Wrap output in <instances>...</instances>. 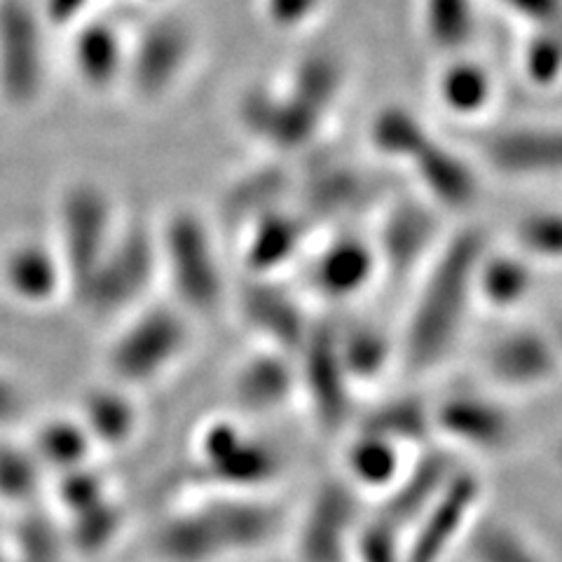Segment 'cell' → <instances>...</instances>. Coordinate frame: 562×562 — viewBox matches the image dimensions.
<instances>
[{
	"label": "cell",
	"instance_id": "6da1fadb",
	"mask_svg": "<svg viewBox=\"0 0 562 562\" xmlns=\"http://www.w3.org/2000/svg\"><path fill=\"white\" fill-rule=\"evenodd\" d=\"M485 249L481 231H462L431 256L403 340V359L413 371L434 368L452 349L469 305L476 301L473 279Z\"/></svg>",
	"mask_w": 562,
	"mask_h": 562
},
{
	"label": "cell",
	"instance_id": "7a4b0ae2",
	"mask_svg": "<svg viewBox=\"0 0 562 562\" xmlns=\"http://www.w3.org/2000/svg\"><path fill=\"white\" fill-rule=\"evenodd\" d=\"M281 527V512L256 495L221 492L169 516L155 535L167 562H216L262 549Z\"/></svg>",
	"mask_w": 562,
	"mask_h": 562
},
{
	"label": "cell",
	"instance_id": "3957f363",
	"mask_svg": "<svg viewBox=\"0 0 562 562\" xmlns=\"http://www.w3.org/2000/svg\"><path fill=\"white\" fill-rule=\"evenodd\" d=\"M157 233L160 272L186 314L216 312L225 297V272L214 233L192 209H176Z\"/></svg>",
	"mask_w": 562,
	"mask_h": 562
},
{
	"label": "cell",
	"instance_id": "277c9868",
	"mask_svg": "<svg viewBox=\"0 0 562 562\" xmlns=\"http://www.w3.org/2000/svg\"><path fill=\"white\" fill-rule=\"evenodd\" d=\"M188 319L179 305L136 307L105 355L113 382L138 390L167 378L190 347Z\"/></svg>",
	"mask_w": 562,
	"mask_h": 562
},
{
	"label": "cell",
	"instance_id": "5b68a950",
	"mask_svg": "<svg viewBox=\"0 0 562 562\" xmlns=\"http://www.w3.org/2000/svg\"><path fill=\"white\" fill-rule=\"evenodd\" d=\"M157 274V233L140 221L120 223L111 246L74 293L97 316L125 314L144 301Z\"/></svg>",
	"mask_w": 562,
	"mask_h": 562
},
{
	"label": "cell",
	"instance_id": "8992f818",
	"mask_svg": "<svg viewBox=\"0 0 562 562\" xmlns=\"http://www.w3.org/2000/svg\"><path fill=\"white\" fill-rule=\"evenodd\" d=\"M120 218L109 192L92 181L70 183L59 198L55 246L64 260L70 291L92 272L109 249Z\"/></svg>",
	"mask_w": 562,
	"mask_h": 562
},
{
	"label": "cell",
	"instance_id": "52a82bcc",
	"mask_svg": "<svg viewBox=\"0 0 562 562\" xmlns=\"http://www.w3.org/2000/svg\"><path fill=\"white\" fill-rule=\"evenodd\" d=\"M202 476L225 492L254 495L281 476V457L274 448L241 431L233 422H214L198 441Z\"/></svg>",
	"mask_w": 562,
	"mask_h": 562
},
{
	"label": "cell",
	"instance_id": "ba28073f",
	"mask_svg": "<svg viewBox=\"0 0 562 562\" xmlns=\"http://www.w3.org/2000/svg\"><path fill=\"white\" fill-rule=\"evenodd\" d=\"M483 483L460 467L441 495L422 514L403 539V562H446L457 543H464L471 522L479 518Z\"/></svg>",
	"mask_w": 562,
	"mask_h": 562
},
{
	"label": "cell",
	"instance_id": "9c48e42d",
	"mask_svg": "<svg viewBox=\"0 0 562 562\" xmlns=\"http://www.w3.org/2000/svg\"><path fill=\"white\" fill-rule=\"evenodd\" d=\"M38 8L24 0L0 5V97L10 105H31L45 82V41Z\"/></svg>",
	"mask_w": 562,
	"mask_h": 562
},
{
	"label": "cell",
	"instance_id": "30bf717a",
	"mask_svg": "<svg viewBox=\"0 0 562 562\" xmlns=\"http://www.w3.org/2000/svg\"><path fill=\"white\" fill-rule=\"evenodd\" d=\"M297 384L326 431L340 429L349 419L351 380L338 349V330L333 326H310L303 347L297 349Z\"/></svg>",
	"mask_w": 562,
	"mask_h": 562
},
{
	"label": "cell",
	"instance_id": "8fae6325",
	"mask_svg": "<svg viewBox=\"0 0 562 562\" xmlns=\"http://www.w3.org/2000/svg\"><path fill=\"white\" fill-rule=\"evenodd\" d=\"M359 490L349 481H326L297 530V562H347L359 527Z\"/></svg>",
	"mask_w": 562,
	"mask_h": 562
},
{
	"label": "cell",
	"instance_id": "7c38bea8",
	"mask_svg": "<svg viewBox=\"0 0 562 562\" xmlns=\"http://www.w3.org/2000/svg\"><path fill=\"white\" fill-rule=\"evenodd\" d=\"M485 368L506 390H537L558 375L562 357L553 336L537 328H514L487 347Z\"/></svg>",
	"mask_w": 562,
	"mask_h": 562
},
{
	"label": "cell",
	"instance_id": "4fadbf2b",
	"mask_svg": "<svg viewBox=\"0 0 562 562\" xmlns=\"http://www.w3.org/2000/svg\"><path fill=\"white\" fill-rule=\"evenodd\" d=\"M434 431H441L454 446L481 452H499L514 438V417L502 403L473 392H457L438 403Z\"/></svg>",
	"mask_w": 562,
	"mask_h": 562
},
{
	"label": "cell",
	"instance_id": "5bb4252c",
	"mask_svg": "<svg viewBox=\"0 0 562 562\" xmlns=\"http://www.w3.org/2000/svg\"><path fill=\"white\" fill-rule=\"evenodd\" d=\"M0 279L16 303L33 307L55 303V297L70 291L57 246L45 239H20L12 244L0 262Z\"/></svg>",
	"mask_w": 562,
	"mask_h": 562
},
{
	"label": "cell",
	"instance_id": "9a60e30c",
	"mask_svg": "<svg viewBox=\"0 0 562 562\" xmlns=\"http://www.w3.org/2000/svg\"><path fill=\"white\" fill-rule=\"evenodd\" d=\"M190 55V33L179 20L155 22L127 52L125 74L144 99L160 97Z\"/></svg>",
	"mask_w": 562,
	"mask_h": 562
},
{
	"label": "cell",
	"instance_id": "2e32d148",
	"mask_svg": "<svg viewBox=\"0 0 562 562\" xmlns=\"http://www.w3.org/2000/svg\"><path fill=\"white\" fill-rule=\"evenodd\" d=\"M462 464L454 460L452 452L429 450L419 457L411 471L401 473L396 483L384 492L378 518L392 525L403 537L413 522L427 512L434 499L441 495L454 471Z\"/></svg>",
	"mask_w": 562,
	"mask_h": 562
},
{
	"label": "cell",
	"instance_id": "e0dca14e",
	"mask_svg": "<svg viewBox=\"0 0 562 562\" xmlns=\"http://www.w3.org/2000/svg\"><path fill=\"white\" fill-rule=\"evenodd\" d=\"M241 314L258 336L268 340V347L293 357L303 347L312 326L291 293L262 279L241 295Z\"/></svg>",
	"mask_w": 562,
	"mask_h": 562
},
{
	"label": "cell",
	"instance_id": "ac0fdd59",
	"mask_svg": "<svg viewBox=\"0 0 562 562\" xmlns=\"http://www.w3.org/2000/svg\"><path fill=\"white\" fill-rule=\"evenodd\" d=\"M434 241L436 221L431 211L415 202H403L390 211L373 246L380 268L396 277H406L417 262L429 256Z\"/></svg>",
	"mask_w": 562,
	"mask_h": 562
},
{
	"label": "cell",
	"instance_id": "d6986e66",
	"mask_svg": "<svg viewBox=\"0 0 562 562\" xmlns=\"http://www.w3.org/2000/svg\"><path fill=\"white\" fill-rule=\"evenodd\" d=\"M380 268L375 246L355 235H340L316 256L312 284L333 301H345L371 284Z\"/></svg>",
	"mask_w": 562,
	"mask_h": 562
},
{
	"label": "cell",
	"instance_id": "ffe728a7",
	"mask_svg": "<svg viewBox=\"0 0 562 562\" xmlns=\"http://www.w3.org/2000/svg\"><path fill=\"white\" fill-rule=\"evenodd\" d=\"M241 120L251 134L284 150L305 146L322 125V115L310 111L293 94L281 99L268 92H254L244 99Z\"/></svg>",
	"mask_w": 562,
	"mask_h": 562
},
{
	"label": "cell",
	"instance_id": "44dd1931",
	"mask_svg": "<svg viewBox=\"0 0 562 562\" xmlns=\"http://www.w3.org/2000/svg\"><path fill=\"white\" fill-rule=\"evenodd\" d=\"M297 390L301 384H297V363H293V355L272 347L246 359L235 378L237 401L256 413L286 406Z\"/></svg>",
	"mask_w": 562,
	"mask_h": 562
},
{
	"label": "cell",
	"instance_id": "7402d4cb",
	"mask_svg": "<svg viewBox=\"0 0 562 562\" xmlns=\"http://www.w3.org/2000/svg\"><path fill=\"white\" fill-rule=\"evenodd\" d=\"M490 165L508 176L562 173V130H512L485 146Z\"/></svg>",
	"mask_w": 562,
	"mask_h": 562
},
{
	"label": "cell",
	"instance_id": "603a6c76",
	"mask_svg": "<svg viewBox=\"0 0 562 562\" xmlns=\"http://www.w3.org/2000/svg\"><path fill=\"white\" fill-rule=\"evenodd\" d=\"M130 47L115 26L103 22H82L70 41V64L76 76L90 90H105L125 76Z\"/></svg>",
	"mask_w": 562,
	"mask_h": 562
},
{
	"label": "cell",
	"instance_id": "cb8c5ba5",
	"mask_svg": "<svg viewBox=\"0 0 562 562\" xmlns=\"http://www.w3.org/2000/svg\"><path fill=\"white\" fill-rule=\"evenodd\" d=\"M307 225L301 216L286 214L279 206L251 221L249 239L244 244V260L256 274H270L301 251Z\"/></svg>",
	"mask_w": 562,
	"mask_h": 562
},
{
	"label": "cell",
	"instance_id": "d4e9b609",
	"mask_svg": "<svg viewBox=\"0 0 562 562\" xmlns=\"http://www.w3.org/2000/svg\"><path fill=\"white\" fill-rule=\"evenodd\" d=\"M411 162H415L417 179L422 181L431 198L443 206H469L479 195V179L473 169L462 160L460 155L436 144L429 138L422 146Z\"/></svg>",
	"mask_w": 562,
	"mask_h": 562
},
{
	"label": "cell",
	"instance_id": "484cf974",
	"mask_svg": "<svg viewBox=\"0 0 562 562\" xmlns=\"http://www.w3.org/2000/svg\"><path fill=\"white\" fill-rule=\"evenodd\" d=\"M78 419L97 448H122L138 431V406L130 390L120 384L99 386L82 401Z\"/></svg>",
	"mask_w": 562,
	"mask_h": 562
},
{
	"label": "cell",
	"instance_id": "4316f807",
	"mask_svg": "<svg viewBox=\"0 0 562 562\" xmlns=\"http://www.w3.org/2000/svg\"><path fill=\"white\" fill-rule=\"evenodd\" d=\"M532 284V262L525 256L485 249L473 279V295L483 305L506 312L518 307L530 295Z\"/></svg>",
	"mask_w": 562,
	"mask_h": 562
},
{
	"label": "cell",
	"instance_id": "83f0119b",
	"mask_svg": "<svg viewBox=\"0 0 562 562\" xmlns=\"http://www.w3.org/2000/svg\"><path fill=\"white\" fill-rule=\"evenodd\" d=\"M45 471H57L59 476L90 464L97 450L92 436L87 434L78 417H52L35 429L29 443Z\"/></svg>",
	"mask_w": 562,
	"mask_h": 562
},
{
	"label": "cell",
	"instance_id": "f1b7e54d",
	"mask_svg": "<svg viewBox=\"0 0 562 562\" xmlns=\"http://www.w3.org/2000/svg\"><path fill=\"white\" fill-rule=\"evenodd\" d=\"M349 483L357 490H390L401 476V446L380 434L359 429L347 448Z\"/></svg>",
	"mask_w": 562,
	"mask_h": 562
},
{
	"label": "cell",
	"instance_id": "f546056e",
	"mask_svg": "<svg viewBox=\"0 0 562 562\" xmlns=\"http://www.w3.org/2000/svg\"><path fill=\"white\" fill-rule=\"evenodd\" d=\"M471 562H547L518 527L497 518H476L464 537Z\"/></svg>",
	"mask_w": 562,
	"mask_h": 562
},
{
	"label": "cell",
	"instance_id": "4dcf8cb0",
	"mask_svg": "<svg viewBox=\"0 0 562 562\" xmlns=\"http://www.w3.org/2000/svg\"><path fill=\"white\" fill-rule=\"evenodd\" d=\"M361 429L390 438L396 446H422L434 434L431 406L417 396L384 401L363 419Z\"/></svg>",
	"mask_w": 562,
	"mask_h": 562
},
{
	"label": "cell",
	"instance_id": "1f68e13d",
	"mask_svg": "<svg viewBox=\"0 0 562 562\" xmlns=\"http://www.w3.org/2000/svg\"><path fill=\"white\" fill-rule=\"evenodd\" d=\"M336 330L340 357L351 384L378 380L384 371V366L392 359V347L384 333L368 324H355L347 326L345 330Z\"/></svg>",
	"mask_w": 562,
	"mask_h": 562
},
{
	"label": "cell",
	"instance_id": "d6a6232c",
	"mask_svg": "<svg viewBox=\"0 0 562 562\" xmlns=\"http://www.w3.org/2000/svg\"><path fill=\"white\" fill-rule=\"evenodd\" d=\"M340 76V64L336 57L326 55V52H314L297 64L291 94L305 103L310 111L324 117L330 101L336 99Z\"/></svg>",
	"mask_w": 562,
	"mask_h": 562
},
{
	"label": "cell",
	"instance_id": "836d02e7",
	"mask_svg": "<svg viewBox=\"0 0 562 562\" xmlns=\"http://www.w3.org/2000/svg\"><path fill=\"white\" fill-rule=\"evenodd\" d=\"M45 469L29 446L0 441V499L16 506L33 502Z\"/></svg>",
	"mask_w": 562,
	"mask_h": 562
},
{
	"label": "cell",
	"instance_id": "e575fe53",
	"mask_svg": "<svg viewBox=\"0 0 562 562\" xmlns=\"http://www.w3.org/2000/svg\"><path fill=\"white\" fill-rule=\"evenodd\" d=\"M125 514L115 499L109 495L105 499L82 508V512L70 516V543L78 547L82 553H101L109 549L117 539Z\"/></svg>",
	"mask_w": 562,
	"mask_h": 562
},
{
	"label": "cell",
	"instance_id": "d590c367",
	"mask_svg": "<svg viewBox=\"0 0 562 562\" xmlns=\"http://www.w3.org/2000/svg\"><path fill=\"white\" fill-rule=\"evenodd\" d=\"M366 181L349 167H333L326 173H316V179L307 188V204L316 216L330 218L357 211L361 195L366 192Z\"/></svg>",
	"mask_w": 562,
	"mask_h": 562
},
{
	"label": "cell",
	"instance_id": "8d00e7d4",
	"mask_svg": "<svg viewBox=\"0 0 562 562\" xmlns=\"http://www.w3.org/2000/svg\"><path fill=\"white\" fill-rule=\"evenodd\" d=\"M289 181L286 176L279 169H262L251 176L241 179L225 200L227 214H231L235 221H246L251 223L258 216L268 214V211L277 209V200L281 198V192L286 190Z\"/></svg>",
	"mask_w": 562,
	"mask_h": 562
},
{
	"label": "cell",
	"instance_id": "74e56055",
	"mask_svg": "<svg viewBox=\"0 0 562 562\" xmlns=\"http://www.w3.org/2000/svg\"><path fill=\"white\" fill-rule=\"evenodd\" d=\"M371 138L382 155L398 157V160H413L415 153L429 140L422 122L403 109L382 111L373 122Z\"/></svg>",
	"mask_w": 562,
	"mask_h": 562
},
{
	"label": "cell",
	"instance_id": "f35d334b",
	"mask_svg": "<svg viewBox=\"0 0 562 562\" xmlns=\"http://www.w3.org/2000/svg\"><path fill=\"white\" fill-rule=\"evenodd\" d=\"M441 99L452 113H479L490 101V76L479 64L457 61L441 78Z\"/></svg>",
	"mask_w": 562,
	"mask_h": 562
},
{
	"label": "cell",
	"instance_id": "ab89813d",
	"mask_svg": "<svg viewBox=\"0 0 562 562\" xmlns=\"http://www.w3.org/2000/svg\"><path fill=\"white\" fill-rule=\"evenodd\" d=\"M425 24L438 47H464L473 35L471 0H425Z\"/></svg>",
	"mask_w": 562,
	"mask_h": 562
},
{
	"label": "cell",
	"instance_id": "60d3db41",
	"mask_svg": "<svg viewBox=\"0 0 562 562\" xmlns=\"http://www.w3.org/2000/svg\"><path fill=\"white\" fill-rule=\"evenodd\" d=\"M518 249L527 260L562 262V211H535L518 223Z\"/></svg>",
	"mask_w": 562,
	"mask_h": 562
},
{
	"label": "cell",
	"instance_id": "b9f144b4",
	"mask_svg": "<svg viewBox=\"0 0 562 562\" xmlns=\"http://www.w3.org/2000/svg\"><path fill=\"white\" fill-rule=\"evenodd\" d=\"M403 539L406 537L375 516L359 522L349 555L357 562H403Z\"/></svg>",
	"mask_w": 562,
	"mask_h": 562
},
{
	"label": "cell",
	"instance_id": "7bdbcfd3",
	"mask_svg": "<svg viewBox=\"0 0 562 562\" xmlns=\"http://www.w3.org/2000/svg\"><path fill=\"white\" fill-rule=\"evenodd\" d=\"M525 66L535 82L551 85L562 74V33L555 29L539 33L527 45Z\"/></svg>",
	"mask_w": 562,
	"mask_h": 562
},
{
	"label": "cell",
	"instance_id": "ee69618b",
	"mask_svg": "<svg viewBox=\"0 0 562 562\" xmlns=\"http://www.w3.org/2000/svg\"><path fill=\"white\" fill-rule=\"evenodd\" d=\"M22 551V562H57V543L47 522L29 520L16 539Z\"/></svg>",
	"mask_w": 562,
	"mask_h": 562
},
{
	"label": "cell",
	"instance_id": "f6af8a7d",
	"mask_svg": "<svg viewBox=\"0 0 562 562\" xmlns=\"http://www.w3.org/2000/svg\"><path fill=\"white\" fill-rule=\"evenodd\" d=\"M92 0H43V5H35L49 26H78L87 20Z\"/></svg>",
	"mask_w": 562,
	"mask_h": 562
},
{
	"label": "cell",
	"instance_id": "bcb514c9",
	"mask_svg": "<svg viewBox=\"0 0 562 562\" xmlns=\"http://www.w3.org/2000/svg\"><path fill=\"white\" fill-rule=\"evenodd\" d=\"M322 0H268V14L277 26L293 29L319 8Z\"/></svg>",
	"mask_w": 562,
	"mask_h": 562
},
{
	"label": "cell",
	"instance_id": "7dc6e473",
	"mask_svg": "<svg viewBox=\"0 0 562 562\" xmlns=\"http://www.w3.org/2000/svg\"><path fill=\"white\" fill-rule=\"evenodd\" d=\"M502 3L539 24H555L562 16V0H502Z\"/></svg>",
	"mask_w": 562,
	"mask_h": 562
},
{
	"label": "cell",
	"instance_id": "c3c4849f",
	"mask_svg": "<svg viewBox=\"0 0 562 562\" xmlns=\"http://www.w3.org/2000/svg\"><path fill=\"white\" fill-rule=\"evenodd\" d=\"M24 411V398H22V392L16 390V386L0 378V427H10L12 422L20 419Z\"/></svg>",
	"mask_w": 562,
	"mask_h": 562
},
{
	"label": "cell",
	"instance_id": "681fc988",
	"mask_svg": "<svg viewBox=\"0 0 562 562\" xmlns=\"http://www.w3.org/2000/svg\"><path fill=\"white\" fill-rule=\"evenodd\" d=\"M553 340H555L558 351H560V357H562V322L558 324V328H555V333H553Z\"/></svg>",
	"mask_w": 562,
	"mask_h": 562
}]
</instances>
